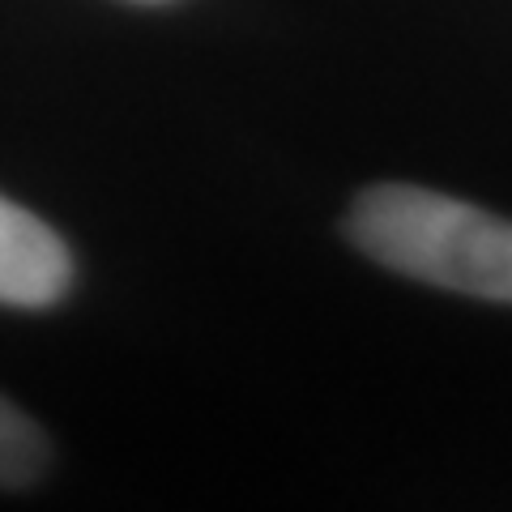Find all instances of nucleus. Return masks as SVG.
<instances>
[{
	"mask_svg": "<svg viewBox=\"0 0 512 512\" xmlns=\"http://www.w3.org/2000/svg\"><path fill=\"white\" fill-rule=\"evenodd\" d=\"M73 282L64 239L43 218L0 197V303L9 308H52Z\"/></svg>",
	"mask_w": 512,
	"mask_h": 512,
	"instance_id": "nucleus-2",
	"label": "nucleus"
},
{
	"mask_svg": "<svg viewBox=\"0 0 512 512\" xmlns=\"http://www.w3.org/2000/svg\"><path fill=\"white\" fill-rule=\"evenodd\" d=\"M137 5H163V0H137Z\"/></svg>",
	"mask_w": 512,
	"mask_h": 512,
	"instance_id": "nucleus-4",
	"label": "nucleus"
},
{
	"mask_svg": "<svg viewBox=\"0 0 512 512\" xmlns=\"http://www.w3.org/2000/svg\"><path fill=\"white\" fill-rule=\"evenodd\" d=\"M372 261L406 278L491 303H512V222L414 184L359 192L346 218Z\"/></svg>",
	"mask_w": 512,
	"mask_h": 512,
	"instance_id": "nucleus-1",
	"label": "nucleus"
},
{
	"mask_svg": "<svg viewBox=\"0 0 512 512\" xmlns=\"http://www.w3.org/2000/svg\"><path fill=\"white\" fill-rule=\"evenodd\" d=\"M47 466V440L26 414L0 397V487L35 483Z\"/></svg>",
	"mask_w": 512,
	"mask_h": 512,
	"instance_id": "nucleus-3",
	"label": "nucleus"
}]
</instances>
